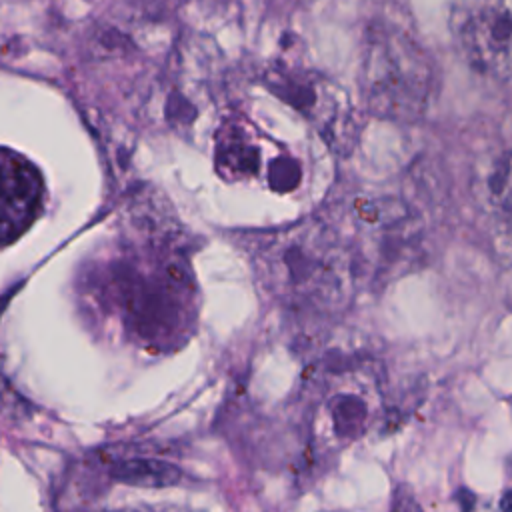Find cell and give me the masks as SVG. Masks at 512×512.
Wrapping results in <instances>:
<instances>
[{"label":"cell","mask_w":512,"mask_h":512,"mask_svg":"<svg viewBox=\"0 0 512 512\" xmlns=\"http://www.w3.org/2000/svg\"><path fill=\"white\" fill-rule=\"evenodd\" d=\"M264 288L284 306L330 314L348 300L352 258L340 238L318 222L268 236L256 252Z\"/></svg>","instance_id":"cell-1"},{"label":"cell","mask_w":512,"mask_h":512,"mask_svg":"<svg viewBox=\"0 0 512 512\" xmlns=\"http://www.w3.org/2000/svg\"><path fill=\"white\" fill-rule=\"evenodd\" d=\"M454 42L466 62L496 80H512V0H452Z\"/></svg>","instance_id":"cell-3"},{"label":"cell","mask_w":512,"mask_h":512,"mask_svg":"<svg viewBox=\"0 0 512 512\" xmlns=\"http://www.w3.org/2000/svg\"><path fill=\"white\" fill-rule=\"evenodd\" d=\"M40 170L22 154L0 148V248L20 238L44 206Z\"/></svg>","instance_id":"cell-6"},{"label":"cell","mask_w":512,"mask_h":512,"mask_svg":"<svg viewBox=\"0 0 512 512\" xmlns=\"http://www.w3.org/2000/svg\"><path fill=\"white\" fill-rule=\"evenodd\" d=\"M118 476L126 482L134 484H170L178 476L176 470H172L166 464L148 462V460H126L118 468Z\"/></svg>","instance_id":"cell-8"},{"label":"cell","mask_w":512,"mask_h":512,"mask_svg":"<svg viewBox=\"0 0 512 512\" xmlns=\"http://www.w3.org/2000/svg\"><path fill=\"white\" fill-rule=\"evenodd\" d=\"M360 88L368 108L384 118H420L436 90V66L404 24L372 18L360 40Z\"/></svg>","instance_id":"cell-2"},{"label":"cell","mask_w":512,"mask_h":512,"mask_svg":"<svg viewBox=\"0 0 512 512\" xmlns=\"http://www.w3.org/2000/svg\"><path fill=\"white\" fill-rule=\"evenodd\" d=\"M186 282L178 264H168L162 272L144 276L124 274L120 278V298L132 334L148 344L172 338L182 324Z\"/></svg>","instance_id":"cell-4"},{"label":"cell","mask_w":512,"mask_h":512,"mask_svg":"<svg viewBox=\"0 0 512 512\" xmlns=\"http://www.w3.org/2000/svg\"><path fill=\"white\" fill-rule=\"evenodd\" d=\"M500 506H502L504 510H512V488H510V490H506V492L502 494Z\"/></svg>","instance_id":"cell-10"},{"label":"cell","mask_w":512,"mask_h":512,"mask_svg":"<svg viewBox=\"0 0 512 512\" xmlns=\"http://www.w3.org/2000/svg\"><path fill=\"white\" fill-rule=\"evenodd\" d=\"M270 88L286 102H290L302 114H310V118L320 126H334L328 118V112L338 110V100L330 92L328 80L310 72L292 66H276L268 76Z\"/></svg>","instance_id":"cell-7"},{"label":"cell","mask_w":512,"mask_h":512,"mask_svg":"<svg viewBox=\"0 0 512 512\" xmlns=\"http://www.w3.org/2000/svg\"><path fill=\"white\" fill-rule=\"evenodd\" d=\"M378 386L366 370H344L326 380L314 410V430L328 446H346L358 440L378 412Z\"/></svg>","instance_id":"cell-5"},{"label":"cell","mask_w":512,"mask_h":512,"mask_svg":"<svg viewBox=\"0 0 512 512\" xmlns=\"http://www.w3.org/2000/svg\"><path fill=\"white\" fill-rule=\"evenodd\" d=\"M300 168L292 158H278L268 168V182L278 192H288L298 184Z\"/></svg>","instance_id":"cell-9"}]
</instances>
